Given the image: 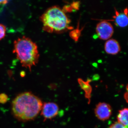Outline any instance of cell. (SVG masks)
<instances>
[{"mask_svg":"<svg viewBox=\"0 0 128 128\" xmlns=\"http://www.w3.org/2000/svg\"><path fill=\"white\" fill-rule=\"evenodd\" d=\"M43 104L38 97L31 92H25L18 94L12 101V113L18 121H31L39 114Z\"/></svg>","mask_w":128,"mask_h":128,"instance_id":"obj_1","label":"cell"},{"mask_svg":"<svg viewBox=\"0 0 128 128\" xmlns=\"http://www.w3.org/2000/svg\"><path fill=\"white\" fill-rule=\"evenodd\" d=\"M13 52L16 54L22 66L29 68L36 66L39 60L40 55L38 46L29 38L23 36L14 42Z\"/></svg>","mask_w":128,"mask_h":128,"instance_id":"obj_2","label":"cell"},{"mask_svg":"<svg viewBox=\"0 0 128 128\" xmlns=\"http://www.w3.org/2000/svg\"><path fill=\"white\" fill-rule=\"evenodd\" d=\"M44 30L49 33H60L70 28V20L64 11L54 6L48 8L40 17Z\"/></svg>","mask_w":128,"mask_h":128,"instance_id":"obj_3","label":"cell"},{"mask_svg":"<svg viewBox=\"0 0 128 128\" xmlns=\"http://www.w3.org/2000/svg\"><path fill=\"white\" fill-rule=\"evenodd\" d=\"M96 32L99 38L106 40L112 36L114 33V28L110 22L103 21L97 25Z\"/></svg>","mask_w":128,"mask_h":128,"instance_id":"obj_4","label":"cell"},{"mask_svg":"<svg viewBox=\"0 0 128 128\" xmlns=\"http://www.w3.org/2000/svg\"><path fill=\"white\" fill-rule=\"evenodd\" d=\"M41 114L44 121L51 120L56 116L59 112V108L56 103L53 102H45L43 104Z\"/></svg>","mask_w":128,"mask_h":128,"instance_id":"obj_5","label":"cell"},{"mask_svg":"<svg viewBox=\"0 0 128 128\" xmlns=\"http://www.w3.org/2000/svg\"><path fill=\"white\" fill-rule=\"evenodd\" d=\"M96 117L100 120L104 121L109 119L112 114V108L108 104L100 102L94 110Z\"/></svg>","mask_w":128,"mask_h":128,"instance_id":"obj_6","label":"cell"},{"mask_svg":"<svg viewBox=\"0 0 128 128\" xmlns=\"http://www.w3.org/2000/svg\"><path fill=\"white\" fill-rule=\"evenodd\" d=\"M114 18L115 24L120 27L123 28L126 26L128 25V10L126 9L123 12H120L116 10V14Z\"/></svg>","mask_w":128,"mask_h":128,"instance_id":"obj_7","label":"cell"},{"mask_svg":"<svg viewBox=\"0 0 128 128\" xmlns=\"http://www.w3.org/2000/svg\"><path fill=\"white\" fill-rule=\"evenodd\" d=\"M105 49L106 52L109 54H115L120 50V47L118 42L114 39H110L106 42Z\"/></svg>","mask_w":128,"mask_h":128,"instance_id":"obj_8","label":"cell"},{"mask_svg":"<svg viewBox=\"0 0 128 128\" xmlns=\"http://www.w3.org/2000/svg\"><path fill=\"white\" fill-rule=\"evenodd\" d=\"M78 81L80 87L85 92V97L88 99V102L90 103L92 90L91 86L90 84V82L91 81V80H88L86 81H84L82 79L79 78L78 79Z\"/></svg>","mask_w":128,"mask_h":128,"instance_id":"obj_9","label":"cell"},{"mask_svg":"<svg viewBox=\"0 0 128 128\" xmlns=\"http://www.w3.org/2000/svg\"><path fill=\"white\" fill-rule=\"evenodd\" d=\"M128 110L127 108L121 109L117 116L118 122L126 127H128Z\"/></svg>","mask_w":128,"mask_h":128,"instance_id":"obj_10","label":"cell"},{"mask_svg":"<svg viewBox=\"0 0 128 128\" xmlns=\"http://www.w3.org/2000/svg\"><path fill=\"white\" fill-rule=\"evenodd\" d=\"M6 33V28L5 25L0 24V40L3 39Z\"/></svg>","mask_w":128,"mask_h":128,"instance_id":"obj_11","label":"cell"},{"mask_svg":"<svg viewBox=\"0 0 128 128\" xmlns=\"http://www.w3.org/2000/svg\"><path fill=\"white\" fill-rule=\"evenodd\" d=\"M70 36L76 41H77L80 35V30L76 29L72 31L70 33Z\"/></svg>","mask_w":128,"mask_h":128,"instance_id":"obj_12","label":"cell"},{"mask_svg":"<svg viewBox=\"0 0 128 128\" xmlns=\"http://www.w3.org/2000/svg\"><path fill=\"white\" fill-rule=\"evenodd\" d=\"M8 100V97L6 94L5 93L0 94V103L4 104L7 102Z\"/></svg>","mask_w":128,"mask_h":128,"instance_id":"obj_13","label":"cell"},{"mask_svg":"<svg viewBox=\"0 0 128 128\" xmlns=\"http://www.w3.org/2000/svg\"><path fill=\"white\" fill-rule=\"evenodd\" d=\"M108 128H128V127L124 126L118 122L112 124Z\"/></svg>","mask_w":128,"mask_h":128,"instance_id":"obj_14","label":"cell"},{"mask_svg":"<svg viewBox=\"0 0 128 128\" xmlns=\"http://www.w3.org/2000/svg\"><path fill=\"white\" fill-rule=\"evenodd\" d=\"M72 5V6H73V7H74V9H78V7H79V3H78L77 2H74L73 3Z\"/></svg>","mask_w":128,"mask_h":128,"instance_id":"obj_15","label":"cell"},{"mask_svg":"<svg viewBox=\"0 0 128 128\" xmlns=\"http://www.w3.org/2000/svg\"><path fill=\"white\" fill-rule=\"evenodd\" d=\"M8 2V1L6 0H0V4L4 5L7 4Z\"/></svg>","mask_w":128,"mask_h":128,"instance_id":"obj_16","label":"cell"}]
</instances>
